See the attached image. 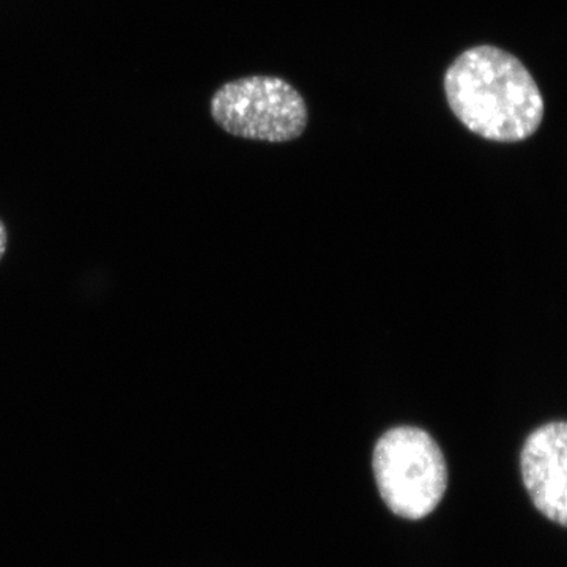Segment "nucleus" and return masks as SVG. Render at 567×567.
<instances>
[{
  "mask_svg": "<svg viewBox=\"0 0 567 567\" xmlns=\"http://www.w3.org/2000/svg\"><path fill=\"white\" fill-rule=\"evenodd\" d=\"M213 121L233 136L289 142L305 133L308 106L301 93L276 76H246L227 82L210 102Z\"/></svg>",
  "mask_w": 567,
  "mask_h": 567,
  "instance_id": "7ed1b4c3",
  "label": "nucleus"
},
{
  "mask_svg": "<svg viewBox=\"0 0 567 567\" xmlns=\"http://www.w3.org/2000/svg\"><path fill=\"white\" fill-rule=\"evenodd\" d=\"M451 111L468 132L494 142L528 140L544 118L539 85L516 55L491 44L470 48L446 70Z\"/></svg>",
  "mask_w": 567,
  "mask_h": 567,
  "instance_id": "f257e3e1",
  "label": "nucleus"
},
{
  "mask_svg": "<svg viewBox=\"0 0 567 567\" xmlns=\"http://www.w3.org/2000/svg\"><path fill=\"white\" fill-rule=\"evenodd\" d=\"M520 472L533 503L555 524L567 528V423L540 425L520 454Z\"/></svg>",
  "mask_w": 567,
  "mask_h": 567,
  "instance_id": "20e7f679",
  "label": "nucleus"
},
{
  "mask_svg": "<svg viewBox=\"0 0 567 567\" xmlns=\"http://www.w3.org/2000/svg\"><path fill=\"white\" fill-rule=\"evenodd\" d=\"M7 244H9V234H7L3 223L0 221V259H2L3 254L7 251Z\"/></svg>",
  "mask_w": 567,
  "mask_h": 567,
  "instance_id": "39448f33",
  "label": "nucleus"
},
{
  "mask_svg": "<svg viewBox=\"0 0 567 567\" xmlns=\"http://www.w3.org/2000/svg\"><path fill=\"white\" fill-rule=\"evenodd\" d=\"M372 468L383 502L398 516H429L445 496V456L423 429L401 425L385 432L374 447Z\"/></svg>",
  "mask_w": 567,
  "mask_h": 567,
  "instance_id": "f03ea898",
  "label": "nucleus"
}]
</instances>
